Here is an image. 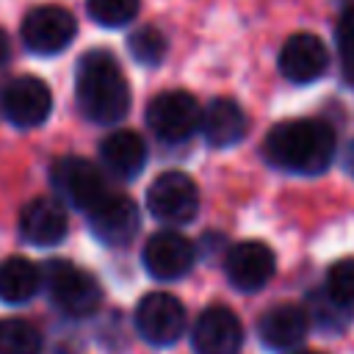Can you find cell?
<instances>
[{
    "instance_id": "9a60e30c",
    "label": "cell",
    "mask_w": 354,
    "mask_h": 354,
    "mask_svg": "<svg viewBox=\"0 0 354 354\" xmlns=\"http://www.w3.org/2000/svg\"><path fill=\"white\" fill-rule=\"evenodd\" d=\"M69 227L66 210L53 196H36L30 199L19 213V232L33 246H55L64 241Z\"/></svg>"
},
{
    "instance_id": "ba28073f",
    "label": "cell",
    "mask_w": 354,
    "mask_h": 354,
    "mask_svg": "<svg viewBox=\"0 0 354 354\" xmlns=\"http://www.w3.org/2000/svg\"><path fill=\"white\" fill-rule=\"evenodd\" d=\"M50 177H53V185L58 188V194L77 210H91L108 194L102 171L86 158H75V155L58 158L53 163Z\"/></svg>"
},
{
    "instance_id": "9c48e42d",
    "label": "cell",
    "mask_w": 354,
    "mask_h": 354,
    "mask_svg": "<svg viewBox=\"0 0 354 354\" xmlns=\"http://www.w3.org/2000/svg\"><path fill=\"white\" fill-rule=\"evenodd\" d=\"M0 108L8 116L11 124H17V127H36L53 111L50 86L41 77H36V75H19V77H14L3 88Z\"/></svg>"
},
{
    "instance_id": "6da1fadb",
    "label": "cell",
    "mask_w": 354,
    "mask_h": 354,
    "mask_svg": "<svg viewBox=\"0 0 354 354\" xmlns=\"http://www.w3.org/2000/svg\"><path fill=\"white\" fill-rule=\"evenodd\" d=\"M75 97L88 122H122L130 108V86L108 50H88L75 69Z\"/></svg>"
},
{
    "instance_id": "44dd1931",
    "label": "cell",
    "mask_w": 354,
    "mask_h": 354,
    "mask_svg": "<svg viewBox=\"0 0 354 354\" xmlns=\"http://www.w3.org/2000/svg\"><path fill=\"white\" fill-rule=\"evenodd\" d=\"M166 36L155 28V25H144V28H138L136 33H130V39H127V50H130V55L138 61V64H144V66H155V64H160L163 61V55H166Z\"/></svg>"
},
{
    "instance_id": "277c9868",
    "label": "cell",
    "mask_w": 354,
    "mask_h": 354,
    "mask_svg": "<svg viewBox=\"0 0 354 354\" xmlns=\"http://www.w3.org/2000/svg\"><path fill=\"white\" fill-rule=\"evenodd\" d=\"M199 102L194 100V94L174 88V91H160L158 97H152V102L147 105V124L149 130L169 144L185 141L199 130Z\"/></svg>"
},
{
    "instance_id": "8992f818",
    "label": "cell",
    "mask_w": 354,
    "mask_h": 354,
    "mask_svg": "<svg viewBox=\"0 0 354 354\" xmlns=\"http://www.w3.org/2000/svg\"><path fill=\"white\" fill-rule=\"evenodd\" d=\"M77 22L64 6H36L22 19V41L36 55H55L72 44Z\"/></svg>"
},
{
    "instance_id": "d6986e66",
    "label": "cell",
    "mask_w": 354,
    "mask_h": 354,
    "mask_svg": "<svg viewBox=\"0 0 354 354\" xmlns=\"http://www.w3.org/2000/svg\"><path fill=\"white\" fill-rule=\"evenodd\" d=\"M41 285V268L33 266L28 257H8L0 266V301L22 304L36 296Z\"/></svg>"
},
{
    "instance_id": "5bb4252c",
    "label": "cell",
    "mask_w": 354,
    "mask_h": 354,
    "mask_svg": "<svg viewBox=\"0 0 354 354\" xmlns=\"http://www.w3.org/2000/svg\"><path fill=\"white\" fill-rule=\"evenodd\" d=\"M329 66V50L315 33H293L279 50V72L290 83H313Z\"/></svg>"
},
{
    "instance_id": "d4e9b609",
    "label": "cell",
    "mask_w": 354,
    "mask_h": 354,
    "mask_svg": "<svg viewBox=\"0 0 354 354\" xmlns=\"http://www.w3.org/2000/svg\"><path fill=\"white\" fill-rule=\"evenodd\" d=\"M8 55H11V41H8V33L0 28V66L8 61Z\"/></svg>"
},
{
    "instance_id": "ac0fdd59",
    "label": "cell",
    "mask_w": 354,
    "mask_h": 354,
    "mask_svg": "<svg viewBox=\"0 0 354 354\" xmlns=\"http://www.w3.org/2000/svg\"><path fill=\"white\" fill-rule=\"evenodd\" d=\"M307 326H310V315L296 307V304H277L271 310H266L260 315V324H257V332H260V340L268 346V348H293L304 340L307 335Z\"/></svg>"
},
{
    "instance_id": "7c38bea8",
    "label": "cell",
    "mask_w": 354,
    "mask_h": 354,
    "mask_svg": "<svg viewBox=\"0 0 354 354\" xmlns=\"http://www.w3.org/2000/svg\"><path fill=\"white\" fill-rule=\"evenodd\" d=\"M191 343L196 354H238L243 329L238 315L224 304H210L194 321Z\"/></svg>"
},
{
    "instance_id": "8fae6325",
    "label": "cell",
    "mask_w": 354,
    "mask_h": 354,
    "mask_svg": "<svg viewBox=\"0 0 354 354\" xmlns=\"http://www.w3.org/2000/svg\"><path fill=\"white\" fill-rule=\"evenodd\" d=\"M274 268H277L274 252L260 241H241L224 257V271L230 285L243 293H254L266 288L274 277Z\"/></svg>"
},
{
    "instance_id": "2e32d148",
    "label": "cell",
    "mask_w": 354,
    "mask_h": 354,
    "mask_svg": "<svg viewBox=\"0 0 354 354\" xmlns=\"http://www.w3.org/2000/svg\"><path fill=\"white\" fill-rule=\"evenodd\" d=\"M199 130L210 147H232L246 136V113L230 97H216L199 116Z\"/></svg>"
},
{
    "instance_id": "484cf974",
    "label": "cell",
    "mask_w": 354,
    "mask_h": 354,
    "mask_svg": "<svg viewBox=\"0 0 354 354\" xmlns=\"http://www.w3.org/2000/svg\"><path fill=\"white\" fill-rule=\"evenodd\" d=\"M296 354H321V351H296Z\"/></svg>"
},
{
    "instance_id": "5b68a950",
    "label": "cell",
    "mask_w": 354,
    "mask_h": 354,
    "mask_svg": "<svg viewBox=\"0 0 354 354\" xmlns=\"http://www.w3.org/2000/svg\"><path fill=\"white\" fill-rule=\"evenodd\" d=\"M147 207L163 224H185L199 210L196 183L185 171H163L147 191Z\"/></svg>"
},
{
    "instance_id": "4fadbf2b",
    "label": "cell",
    "mask_w": 354,
    "mask_h": 354,
    "mask_svg": "<svg viewBox=\"0 0 354 354\" xmlns=\"http://www.w3.org/2000/svg\"><path fill=\"white\" fill-rule=\"evenodd\" d=\"M86 216L91 232L108 246H124L138 232V207L124 194H105Z\"/></svg>"
},
{
    "instance_id": "603a6c76",
    "label": "cell",
    "mask_w": 354,
    "mask_h": 354,
    "mask_svg": "<svg viewBox=\"0 0 354 354\" xmlns=\"http://www.w3.org/2000/svg\"><path fill=\"white\" fill-rule=\"evenodd\" d=\"M86 6L91 19L102 28H122L138 14L141 0H86Z\"/></svg>"
},
{
    "instance_id": "e0dca14e",
    "label": "cell",
    "mask_w": 354,
    "mask_h": 354,
    "mask_svg": "<svg viewBox=\"0 0 354 354\" xmlns=\"http://www.w3.org/2000/svg\"><path fill=\"white\" fill-rule=\"evenodd\" d=\"M100 160L113 177L133 180L147 163V144L136 130H113L100 144Z\"/></svg>"
},
{
    "instance_id": "52a82bcc",
    "label": "cell",
    "mask_w": 354,
    "mask_h": 354,
    "mask_svg": "<svg viewBox=\"0 0 354 354\" xmlns=\"http://www.w3.org/2000/svg\"><path fill=\"white\" fill-rule=\"evenodd\" d=\"M136 329L152 346H171L185 332V307L177 296L155 290L136 307Z\"/></svg>"
},
{
    "instance_id": "7402d4cb",
    "label": "cell",
    "mask_w": 354,
    "mask_h": 354,
    "mask_svg": "<svg viewBox=\"0 0 354 354\" xmlns=\"http://www.w3.org/2000/svg\"><path fill=\"white\" fill-rule=\"evenodd\" d=\"M324 293L340 307L354 310V257H343L329 266Z\"/></svg>"
},
{
    "instance_id": "ffe728a7",
    "label": "cell",
    "mask_w": 354,
    "mask_h": 354,
    "mask_svg": "<svg viewBox=\"0 0 354 354\" xmlns=\"http://www.w3.org/2000/svg\"><path fill=\"white\" fill-rule=\"evenodd\" d=\"M0 354H41V332L25 318H0Z\"/></svg>"
},
{
    "instance_id": "30bf717a",
    "label": "cell",
    "mask_w": 354,
    "mask_h": 354,
    "mask_svg": "<svg viewBox=\"0 0 354 354\" xmlns=\"http://www.w3.org/2000/svg\"><path fill=\"white\" fill-rule=\"evenodd\" d=\"M144 268L155 279H180L194 268L196 249L177 230H160L144 243Z\"/></svg>"
},
{
    "instance_id": "cb8c5ba5",
    "label": "cell",
    "mask_w": 354,
    "mask_h": 354,
    "mask_svg": "<svg viewBox=\"0 0 354 354\" xmlns=\"http://www.w3.org/2000/svg\"><path fill=\"white\" fill-rule=\"evenodd\" d=\"M337 53L346 83H354V6H348L337 19Z\"/></svg>"
},
{
    "instance_id": "7a4b0ae2",
    "label": "cell",
    "mask_w": 354,
    "mask_h": 354,
    "mask_svg": "<svg viewBox=\"0 0 354 354\" xmlns=\"http://www.w3.org/2000/svg\"><path fill=\"white\" fill-rule=\"evenodd\" d=\"M266 158L293 174H321L335 155V133L321 119L279 122L266 136Z\"/></svg>"
},
{
    "instance_id": "3957f363",
    "label": "cell",
    "mask_w": 354,
    "mask_h": 354,
    "mask_svg": "<svg viewBox=\"0 0 354 354\" xmlns=\"http://www.w3.org/2000/svg\"><path fill=\"white\" fill-rule=\"evenodd\" d=\"M41 279L47 282V293L53 304L72 315V318H86L91 315L100 301H102V288L100 282L80 266L69 260H50L41 268Z\"/></svg>"
}]
</instances>
